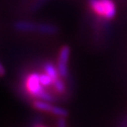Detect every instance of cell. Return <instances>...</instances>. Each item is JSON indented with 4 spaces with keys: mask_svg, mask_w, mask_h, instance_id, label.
<instances>
[{
    "mask_svg": "<svg viewBox=\"0 0 127 127\" xmlns=\"http://www.w3.org/2000/svg\"><path fill=\"white\" fill-rule=\"evenodd\" d=\"M25 87L28 95L36 100H42L46 101H53V95L46 91L45 87H42L40 82V74L37 72H32L26 78Z\"/></svg>",
    "mask_w": 127,
    "mask_h": 127,
    "instance_id": "1",
    "label": "cell"
},
{
    "mask_svg": "<svg viewBox=\"0 0 127 127\" xmlns=\"http://www.w3.org/2000/svg\"><path fill=\"white\" fill-rule=\"evenodd\" d=\"M88 4L95 14L106 20H112L117 13L113 0H88Z\"/></svg>",
    "mask_w": 127,
    "mask_h": 127,
    "instance_id": "2",
    "label": "cell"
},
{
    "mask_svg": "<svg viewBox=\"0 0 127 127\" xmlns=\"http://www.w3.org/2000/svg\"><path fill=\"white\" fill-rule=\"evenodd\" d=\"M70 54H71V49L67 45L63 46L60 50L59 54H58L57 68H58L59 76L61 78H64V79H66L69 75L68 62H69Z\"/></svg>",
    "mask_w": 127,
    "mask_h": 127,
    "instance_id": "3",
    "label": "cell"
},
{
    "mask_svg": "<svg viewBox=\"0 0 127 127\" xmlns=\"http://www.w3.org/2000/svg\"><path fill=\"white\" fill-rule=\"evenodd\" d=\"M33 107L39 111L51 114L54 105L50 103V101H42V100H35L33 101Z\"/></svg>",
    "mask_w": 127,
    "mask_h": 127,
    "instance_id": "4",
    "label": "cell"
},
{
    "mask_svg": "<svg viewBox=\"0 0 127 127\" xmlns=\"http://www.w3.org/2000/svg\"><path fill=\"white\" fill-rule=\"evenodd\" d=\"M43 70L44 72L47 73L53 79V81H55L56 79H58L59 78V73H58V68L56 67L52 63H50V62H47V63L44 64Z\"/></svg>",
    "mask_w": 127,
    "mask_h": 127,
    "instance_id": "5",
    "label": "cell"
},
{
    "mask_svg": "<svg viewBox=\"0 0 127 127\" xmlns=\"http://www.w3.org/2000/svg\"><path fill=\"white\" fill-rule=\"evenodd\" d=\"M52 86H53V87H54V90H55L57 93L64 94L65 92V84H64V82L60 78H58V79H56Z\"/></svg>",
    "mask_w": 127,
    "mask_h": 127,
    "instance_id": "6",
    "label": "cell"
},
{
    "mask_svg": "<svg viewBox=\"0 0 127 127\" xmlns=\"http://www.w3.org/2000/svg\"><path fill=\"white\" fill-rule=\"evenodd\" d=\"M40 82L42 85V87H50V86H52L54 83L53 79L48 75L47 73H41L40 74Z\"/></svg>",
    "mask_w": 127,
    "mask_h": 127,
    "instance_id": "7",
    "label": "cell"
},
{
    "mask_svg": "<svg viewBox=\"0 0 127 127\" xmlns=\"http://www.w3.org/2000/svg\"><path fill=\"white\" fill-rule=\"evenodd\" d=\"M5 73V70H4V66L0 64V76H2V75H4V74Z\"/></svg>",
    "mask_w": 127,
    "mask_h": 127,
    "instance_id": "8",
    "label": "cell"
},
{
    "mask_svg": "<svg viewBox=\"0 0 127 127\" xmlns=\"http://www.w3.org/2000/svg\"><path fill=\"white\" fill-rule=\"evenodd\" d=\"M33 127H48V126L45 125H42V124H41V123H35L33 125Z\"/></svg>",
    "mask_w": 127,
    "mask_h": 127,
    "instance_id": "9",
    "label": "cell"
}]
</instances>
